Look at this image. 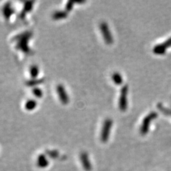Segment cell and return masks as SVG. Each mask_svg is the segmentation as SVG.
<instances>
[{"label":"cell","instance_id":"6da1fadb","mask_svg":"<svg viewBox=\"0 0 171 171\" xmlns=\"http://www.w3.org/2000/svg\"><path fill=\"white\" fill-rule=\"evenodd\" d=\"M33 32L30 30H26L15 36L12 39V41L17 42L16 48L25 53L30 52V48L29 46V41L30 39L33 37Z\"/></svg>","mask_w":171,"mask_h":171},{"label":"cell","instance_id":"7a4b0ae2","mask_svg":"<svg viewBox=\"0 0 171 171\" xmlns=\"http://www.w3.org/2000/svg\"><path fill=\"white\" fill-rule=\"evenodd\" d=\"M157 116L158 114L157 112H152L145 117V119H143L140 129V132L142 134H145L148 133V131L149 130L151 121L155 119H156Z\"/></svg>","mask_w":171,"mask_h":171},{"label":"cell","instance_id":"3957f363","mask_svg":"<svg viewBox=\"0 0 171 171\" xmlns=\"http://www.w3.org/2000/svg\"><path fill=\"white\" fill-rule=\"evenodd\" d=\"M100 30L102 32L105 43L108 44H110L113 42V38L111 34L110 30L106 22H103L99 25Z\"/></svg>","mask_w":171,"mask_h":171},{"label":"cell","instance_id":"277c9868","mask_svg":"<svg viewBox=\"0 0 171 171\" xmlns=\"http://www.w3.org/2000/svg\"><path fill=\"white\" fill-rule=\"evenodd\" d=\"M129 87L127 85H124L121 88L119 98V108L122 111H125L127 108V93Z\"/></svg>","mask_w":171,"mask_h":171},{"label":"cell","instance_id":"5b68a950","mask_svg":"<svg viewBox=\"0 0 171 171\" xmlns=\"http://www.w3.org/2000/svg\"><path fill=\"white\" fill-rule=\"evenodd\" d=\"M112 125V120L110 119H107L105 120L103 125L102 133H101V140L103 143H105L108 139V138H109Z\"/></svg>","mask_w":171,"mask_h":171},{"label":"cell","instance_id":"8992f818","mask_svg":"<svg viewBox=\"0 0 171 171\" xmlns=\"http://www.w3.org/2000/svg\"><path fill=\"white\" fill-rule=\"evenodd\" d=\"M57 92L58 93V95L59 99L62 104L67 105L69 102V96L67 94V92L64 88V86L62 84H58L57 86Z\"/></svg>","mask_w":171,"mask_h":171},{"label":"cell","instance_id":"52a82bcc","mask_svg":"<svg viewBox=\"0 0 171 171\" xmlns=\"http://www.w3.org/2000/svg\"><path fill=\"white\" fill-rule=\"evenodd\" d=\"M171 46V37L164 43L157 44L153 49V51L157 55H162L165 53L166 49Z\"/></svg>","mask_w":171,"mask_h":171},{"label":"cell","instance_id":"ba28073f","mask_svg":"<svg viewBox=\"0 0 171 171\" xmlns=\"http://www.w3.org/2000/svg\"><path fill=\"white\" fill-rule=\"evenodd\" d=\"M34 2V1H27L24 3V6L23 8V10L19 14V17L21 19H24L26 18V14L32 10Z\"/></svg>","mask_w":171,"mask_h":171},{"label":"cell","instance_id":"9c48e42d","mask_svg":"<svg viewBox=\"0 0 171 171\" xmlns=\"http://www.w3.org/2000/svg\"><path fill=\"white\" fill-rule=\"evenodd\" d=\"M15 13V10L10 2H7L3 7V13L6 20H9L12 15Z\"/></svg>","mask_w":171,"mask_h":171},{"label":"cell","instance_id":"30bf717a","mask_svg":"<svg viewBox=\"0 0 171 171\" xmlns=\"http://www.w3.org/2000/svg\"><path fill=\"white\" fill-rule=\"evenodd\" d=\"M81 160L82 162V164L86 170L89 171L91 169V166L89 160L88 155L86 153H83L81 155Z\"/></svg>","mask_w":171,"mask_h":171},{"label":"cell","instance_id":"8fae6325","mask_svg":"<svg viewBox=\"0 0 171 171\" xmlns=\"http://www.w3.org/2000/svg\"><path fill=\"white\" fill-rule=\"evenodd\" d=\"M68 17V12L65 10L55 11L52 14V18L54 20H61L66 19Z\"/></svg>","mask_w":171,"mask_h":171},{"label":"cell","instance_id":"7c38bea8","mask_svg":"<svg viewBox=\"0 0 171 171\" xmlns=\"http://www.w3.org/2000/svg\"><path fill=\"white\" fill-rule=\"evenodd\" d=\"M48 165V160L44 155H40L37 159V166L41 168H44Z\"/></svg>","mask_w":171,"mask_h":171},{"label":"cell","instance_id":"4fadbf2b","mask_svg":"<svg viewBox=\"0 0 171 171\" xmlns=\"http://www.w3.org/2000/svg\"><path fill=\"white\" fill-rule=\"evenodd\" d=\"M44 81V79H31L30 80H28L26 81V84L27 86L28 87H34L36 86L37 85H40L42 83H43Z\"/></svg>","mask_w":171,"mask_h":171},{"label":"cell","instance_id":"5bb4252c","mask_svg":"<svg viewBox=\"0 0 171 171\" xmlns=\"http://www.w3.org/2000/svg\"><path fill=\"white\" fill-rule=\"evenodd\" d=\"M37 105V103L35 99H29L25 103V108L27 110L31 111L35 109Z\"/></svg>","mask_w":171,"mask_h":171},{"label":"cell","instance_id":"9a60e30c","mask_svg":"<svg viewBox=\"0 0 171 171\" xmlns=\"http://www.w3.org/2000/svg\"><path fill=\"white\" fill-rule=\"evenodd\" d=\"M29 72L32 79H36L39 75V73H40V69H39V67L37 65H33L30 67Z\"/></svg>","mask_w":171,"mask_h":171},{"label":"cell","instance_id":"2e32d148","mask_svg":"<svg viewBox=\"0 0 171 171\" xmlns=\"http://www.w3.org/2000/svg\"><path fill=\"white\" fill-rule=\"evenodd\" d=\"M112 79L113 81V82H115V84H117V85H120L123 82L122 77L119 72L113 73L112 75Z\"/></svg>","mask_w":171,"mask_h":171},{"label":"cell","instance_id":"e0dca14e","mask_svg":"<svg viewBox=\"0 0 171 171\" xmlns=\"http://www.w3.org/2000/svg\"><path fill=\"white\" fill-rule=\"evenodd\" d=\"M33 94L36 97V98H40L43 96V91L40 89V88H34L33 90Z\"/></svg>","mask_w":171,"mask_h":171},{"label":"cell","instance_id":"ac0fdd59","mask_svg":"<svg viewBox=\"0 0 171 171\" xmlns=\"http://www.w3.org/2000/svg\"><path fill=\"white\" fill-rule=\"evenodd\" d=\"M75 3V2L74 1H68L65 6V11L67 12H71L73 9Z\"/></svg>","mask_w":171,"mask_h":171},{"label":"cell","instance_id":"d6986e66","mask_svg":"<svg viewBox=\"0 0 171 171\" xmlns=\"http://www.w3.org/2000/svg\"><path fill=\"white\" fill-rule=\"evenodd\" d=\"M158 108H159V109L163 112V113H164L165 114H169L170 113V111H169L168 109H167L166 108H165L164 106H163L161 103H159L158 104Z\"/></svg>","mask_w":171,"mask_h":171},{"label":"cell","instance_id":"ffe728a7","mask_svg":"<svg viewBox=\"0 0 171 171\" xmlns=\"http://www.w3.org/2000/svg\"><path fill=\"white\" fill-rule=\"evenodd\" d=\"M48 154L51 158H56L58 155V153L57 151H48Z\"/></svg>","mask_w":171,"mask_h":171},{"label":"cell","instance_id":"44dd1931","mask_svg":"<svg viewBox=\"0 0 171 171\" xmlns=\"http://www.w3.org/2000/svg\"><path fill=\"white\" fill-rule=\"evenodd\" d=\"M170 113H171V111H170Z\"/></svg>","mask_w":171,"mask_h":171}]
</instances>
